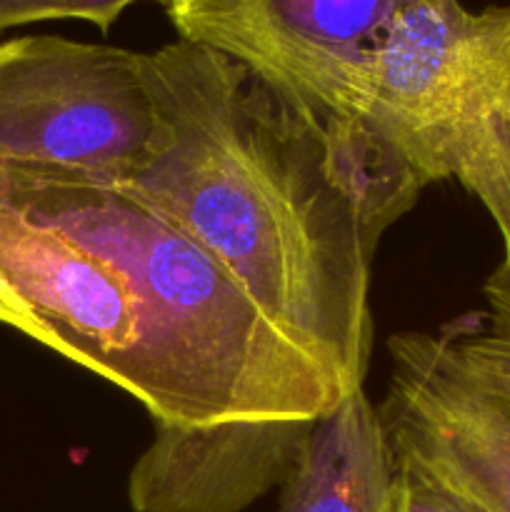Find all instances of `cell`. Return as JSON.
Returning <instances> with one entry per match:
<instances>
[{
    "label": "cell",
    "mask_w": 510,
    "mask_h": 512,
    "mask_svg": "<svg viewBox=\"0 0 510 512\" xmlns=\"http://www.w3.org/2000/svg\"><path fill=\"white\" fill-rule=\"evenodd\" d=\"M140 55L158 143L120 185L193 238L280 333L363 388L375 253L423 185L368 123L218 50L178 38Z\"/></svg>",
    "instance_id": "6da1fadb"
},
{
    "label": "cell",
    "mask_w": 510,
    "mask_h": 512,
    "mask_svg": "<svg viewBox=\"0 0 510 512\" xmlns=\"http://www.w3.org/2000/svg\"><path fill=\"white\" fill-rule=\"evenodd\" d=\"M0 323L173 425L320 418L353 390L125 185L0 160Z\"/></svg>",
    "instance_id": "7a4b0ae2"
},
{
    "label": "cell",
    "mask_w": 510,
    "mask_h": 512,
    "mask_svg": "<svg viewBox=\"0 0 510 512\" xmlns=\"http://www.w3.org/2000/svg\"><path fill=\"white\" fill-rule=\"evenodd\" d=\"M355 118L423 188L473 195L510 263V5L415 0L370 53Z\"/></svg>",
    "instance_id": "3957f363"
},
{
    "label": "cell",
    "mask_w": 510,
    "mask_h": 512,
    "mask_svg": "<svg viewBox=\"0 0 510 512\" xmlns=\"http://www.w3.org/2000/svg\"><path fill=\"white\" fill-rule=\"evenodd\" d=\"M158 143L143 55L63 35L0 43V160L128 180Z\"/></svg>",
    "instance_id": "277c9868"
},
{
    "label": "cell",
    "mask_w": 510,
    "mask_h": 512,
    "mask_svg": "<svg viewBox=\"0 0 510 512\" xmlns=\"http://www.w3.org/2000/svg\"><path fill=\"white\" fill-rule=\"evenodd\" d=\"M390 448L485 512H510V383L455 323L388 338Z\"/></svg>",
    "instance_id": "5b68a950"
},
{
    "label": "cell",
    "mask_w": 510,
    "mask_h": 512,
    "mask_svg": "<svg viewBox=\"0 0 510 512\" xmlns=\"http://www.w3.org/2000/svg\"><path fill=\"white\" fill-rule=\"evenodd\" d=\"M415 0H168L180 40L218 50L273 83L355 115L365 63Z\"/></svg>",
    "instance_id": "8992f818"
},
{
    "label": "cell",
    "mask_w": 510,
    "mask_h": 512,
    "mask_svg": "<svg viewBox=\"0 0 510 512\" xmlns=\"http://www.w3.org/2000/svg\"><path fill=\"white\" fill-rule=\"evenodd\" d=\"M318 418L173 425L153 420L135 460L128 500L135 512H243L298 465Z\"/></svg>",
    "instance_id": "52a82bcc"
},
{
    "label": "cell",
    "mask_w": 510,
    "mask_h": 512,
    "mask_svg": "<svg viewBox=\"0 0 510 512\" xmlns=\"http://www.w3.org/2000/svg\"><path fill=\"white\" fill-rule=\"evenodd\" d=\"M395 455L363 388L315 420L278 512H388Z\"/></svg>",
    "instance_id": "ba28073f"
},
{
    "label": "cell",
    "mask_w": 510,
    "mask_h": 512,
    "mask_svg": "<svg viewBox=\"0 0 510 512\" xmlns=\"http://www.w3.org/2000/svg\"><path fill=\"white\" fill-rule=\"evenodd\" d=\"M485 313L455 320L460 333L480 355L490 360L510 383V263L500 260L483 285Z\"/></svg>",
    "instance_id": "9c48e42d"
},
{
    "label": "cell",
    "mask_w": 510,
    "mask_h": 512,
    "mask_svg": "<svg viewBox=\"0 0 510 512\" xmlns=\"http://www.w3.org/2000/svg\"><path fill=\"white\" fill-rule=\"evenodd\" d=\"M135 3H158L165 8L168 0H0V35L45 20H85L108 33Z\"/></svg>",
    "instance_id": "30bf717a"
},
{
    "label": "cell",
    "mask_w": 510,
    "mask_h": 512,
    "mask_svg": "<svg viewBox=\"0 0 510 512\" xmlns=\"http://www.w3.org/2000/svg\"><path fill=\"white\" fill-rule=\"evenodd\" d=\"M388 512H485V508L413 460L395 455Z\"/></svg>",
    "instance_id": "8fae6325"
}]
</instances>
